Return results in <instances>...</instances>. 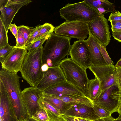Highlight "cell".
<instances>
[{
	"label": "cell",
	"instance_id": "15",
	"mask_svg": "<svg viewBox=\"0 0 121 121\" xmlns=\"http://www.w3.org/2000/svg\"><path fill=\"white\" fill-rule=\"evenodd\" d=\"M42 92L36 87L32 86L25 88L22 91V99L29 117L41 108L39 101V94Z\"/></svg>",
	"mask_w": 121,
	"mask_h": 121
},
{
	"label": "cell",
	"instance_id": "5",
	"mask_svg": "<svg viewBox=\"0 0 121 121\" xmlns=\"http://www.w3.org/2000/svg\"><path fill=\"white\" fill-rule=\"evenodd\" d=\"M59 65L62 70L66 81L85 94L89 79L86 69L70 58L63 59Z\"/></svg>",
	"mask_w": 121,
	"mask_h": 121
},
{
	"label": "cell",
	"instance_id": "29",
	"mask_svg": "<svg viewBox=\"0 0 121 121\" xmlns=\"http://www.w3.org/2000/svg\"><path fill=\"white\" fill-rule=\"evenodd\" d=\"M97 45L103 57L107 64L113 65L114 63L107 53L106 50V47L102 45L98 41Z\"/></svg>",
	"mask_w": 121,
	"mask_h": 121
},
{
	"label": "cell",
	"instance_id": "32",
	"mask_svg": "<svg viewBox=\"0 0 121 121\" xmlns=\"http://www.w3.org/2000/svg\"><path fill=\"white\" fill-rule=\"evenodd\" d=\"M42 26V25H39L34 28L32 29L27 46L31 43L33 41L39 33Z\"/></svg>",
	"mask_w": 121,
	"mask_h": 121
},
{
	"label": "cell",
	"instance_id": "11",
	"mask_svg": "<svg viewBox=\"0 0 121 121\" xmlns=\"http://www.w3.org/2000/svg\"><path fill=\"white\" fill-rule=\"evenodd\" d=\"M69 54L70 58L86 69L91 65L90 53L86 40H78L71 46Z\"/></svg>",
	"mask_w": 121,
	"mask_h": 121
},
{
	"label": "cell",
	"instance_id": "28",
	"mask_svg": "<svg viewBox=\"0 0 121 121\" xmlns=\"http://www.w3.org/2000/svg\"><path fill=\"white\" fill-rule=\"evenodd\" d=\"M52 33L49 34L36 42L27 45L26 47V49L28 51H30L43 46V43L49 38Z\"/></svg>",
	"mask_w": 121,
	"mask_h": 121
},
{
	"label": "cell",
	"instance_id": "16",
	"mask_svg": "<svg viewBox=\"0 0 121 121\" xmlns=\"http://www.w3.org/2000/svg\"><path fill=\"white\" fill-rule=\"evenodd\" d=\"M42 92L52 95H73L85 96L83 91L67 81L50 86Z\"/></svg>",
	"mask_w": 121,
	"mask_h": 121
},
{
	"label": "cell",
	"instance_id": "48",
	"mask_svg": "<svg viewBox=\"0 0 121 121\" xmlns=\"http://www.w3.org/2000/svg\"><path fill=\"white\" fill-rule=\"evenodd\" d=\"M119 114V115L117 118L119 119H121V112H120Z\"/></svg>",
	"mask_w": 121,
	"mask_h": 121
},
{
	"label": "cell",
	"instance_id": "20",
	"mask_svg": "<svg viewBox=\"0 0 121 121\" xmlns=\"http://www.w3.org/2000/svg\"><path fill=\"white\" fill-rule=\"evenodd\" d=\"M101 91L100 82L98 78L95 77L94 79H89L85 94L86 97L93 102L98 98Z\"/></svg>",
	"mask_w": 121,
	"mask_h": 121
},
{
	"label": "cell",
	"instance_id": "38",
	"mask_svg": "<svg viewBox=\"0 0 121 121\" xmlns=\"http://www.w3.org/2000/svg\"><path fill=\"white\" fill-rule=\"evenodd\" d=\"M117 84L121 90V68L116 67Z\"/></svg>",
	"mask_w": 121,
	"mask_h": 121
},
{
	"label": "cell",
	"instance_id": "13",
	"mask_svg": "<svg viewBox=\"0 0 121 121\" xmlns=\"http://www.w3.org/2000/svg\"><path fill=\"white\" fill-rule=\"evenodd\" d=\"M32 2L31 0H8L4 5H0V15L7 32L15 15L22 7Z\"/></svg>",
	"mask_w": 121,
	"mask_h": 121
},
{
	"label": "cell",
	"instance_id": "12",
	"mask_svg": "<svg viewBox=\"0 0 121 121\" xmlns=\"http://www.w3.org/2000/svg\"><path fill=\"white\" fill-rule=\"evenodd\" d=\"M66 81L62 70L58 65L49 67L47 71L43 72L36 87L42 92L50 86Z\"/></svg>",
	"mask_w": 121,
	"mask_h": 121
},
{
	"label": "cell",
	"instance_id": "17",
	"mask_svg": "<svg viewBox=\"0 0 121 121\" xmlns=\"http://www.w3.org/2000/svg\"><path fill=\"white\" fill-rule=\"evenodd\" d=\"M62 115L76 117L91 120L100 118L95 114L93 107L81 103L72 105Z\"/></svg>",
	"mask_w": 121,
	"mask_h": 121
},
{
	"label": "cell",
	"instance_id": "41",
	"mask_svg": "<svg viewBox=\"0 0 121 121\" xmlns=\"http://www.w3.org/2000/svg\"><path fill=\"white\" fill-rule=\"evenodd\" d=\"M49 67L46 64H43L41 67V69L42 72H45L47 71Z\"/></svg>",
	"mask_w": 121,
	"mask_h": 121
},
{
	"label": "cell",
	"instance_id": "19",
	"mask_svg": "<svg viewBox=\"0 0 121 121\" xmlns=\"http://www.w3.org/2000/svg\"><path fill=\"white\" fill-rule=\"evenodd\" d=\"M39 96L43 100L49 103L59 111L61 115L73 105L65 102L57 98L44 93L42 92L39 94Z\"/></svg>",
	"mask_w": 121,
	"mask_h": 121
},
{
	"label": "cell",
	"instance_id": "4",
	"mask_svg": "<svg viewBox=\"0 0 121 121\" xmlns=\"http://www.w3.org/2000/svg\"><path fill=\"white\" fill-rule=\"evenodd\" d=\"M61 17L66 21H80L88 22L99 15L98 11L84 0L73 4L68 3L59 10Z\"/></svg>",
	"mask_w": 121,
	"mask_h": 121
},
{
	"label": "cell",
	"instance_id": "37",
	"mask_svg": "<svg viewBox=\"0 0 121 121\" xmlns=\"http://www.w3.org/2000/svg\"><path fill=\"white\" fill-rule=\"evenodd\" d=\"M9 29L16 39L17 38L18 32L17 26L15 23L11 24L10 26Z\"/></svg>",
	"mask_w": 121,
	"mask_h": 121
},
{
	"label": "cell",
	"instance_id": "18",
	"mask_svg": "<svg viewBox=\"0 0 121 121\" xmlns=\"http://www.w3.org/2000/svg\"><path fill=\"white\" fill-rule=\"evenodd\" d=\"M86 41L91 57V65H108L98 46L97 41L90 34Z\"/></svg>",
	"mask_w": 121,
	"mask_h": 121
},
{
	"label": "cell",
	"instance_id": "6",
	"mask_svg": "<svg viewBox=\"0 0 121 121\" xmlns=\"http://www.w3.org/2000/svg\"><path fill=\"white\" fill-rule=\"evenodd\" d=\"M88 23L80 21H65L55 27L54 31L58 35L84 40L90 34Z\"/></svg>",
	"mask_w": 121,
	"mask_h": 121
},
{
	"label": "cell",
	"instance_id": "23",
	"mask_svg": "<svg viewBox=\"0 0 121 121\" xmlns=\"http://www.w3.org/2000/svg\"><path fill=\"white\" fill-rule=\"evenodd\" d=\"M39 97V105L45 110L51 121H56L61 117V115L59 111Z\"/></svg>",
	"mask_w": 121,
	"mask_h": 121
},
{
	"label": "cell",
	"instance_id": "39",
	"mask_svg": "<svg viewBox=\"0 0 121 121\" xmlns=\"http://www.w3.org/2000/svg\"><path fill=\"white\" fill-rule=\"evenodd\" d=\"M112 35L114 39L121 42V31L112 32Z\"/></svg>",
	"mask_w": 121,
	"mask_h": 121
},
{
	"label": "cell",
	"instance_id": "33",
	"mask_svg": "<svg viewBox=\"0 0 121 121\" xmlns=\"http://www.w3.org/2000/svg\"><path fill=\"white\" fill-rule=\"evenodd\" d=\"M16 40V47L26 48V44L24 36L22 33L18 30Z\"/></svg>",
	"mask_w": 121,
	"mask_h": 121
},
{
	"label": "cell",
	"instance_id": "35",
	"mask_svg": "<svg viewBox=\"0 0 121 121\" xmlns=\"http://www.w3.org/2000/svg\"><path fill=\"white\" fill-rule=\"evenodd\" d=\"M110 22L112 32L121 31V20L112 21Z\"/></svg>",
	"mask_w": 121,
	"mask_h": 121
},
{
	"label": "cell",
	"instance_id": "7",
	"mask_svg": "<svg viewBox=\"0 0 121 121\" xmlns=\"http://www.w3.org/2000/svg\"><path fill=\"white\" fill-rule=\"evenodd\" d=\"M87 24L90 34L102 45L107 46L110 43L111 35L109 26L104 15H100Z\"/></svg>",
	"mask_w": 121,
	"mask_h": 121
},
{
	"label": "cell",
	"instance_id": "40",
	"mask_svg": "<svg viewBox=\"0 0 121 121\" xmlns=\"http://www.w3.org/2000/svg\"><path fill=\"white\" fill-rule=\"evenodd\" d=\"M115 119L111 116L108 117L100 118L93 120V121H115Z\"/></svg>",
	"mask_w": 121,
	"mask_h": 121
},
{
	"label": "cell",
	"instance_id": "47",
	"mask_svg": "<svg viewBox=\"0 0 121 121\" xmlns=\"http://www.w3.org/2000/svg\"><path fill=\"white\" fill-rule=\"evenodd\" d=\"M119 100L120 103H121V90L120 91V93Z\"/></svg>",
	"mask_w": 121,
	"mask_h": 121
},
{
	"label": "cell",
	"instance_id": "2",
	"mask_svg": "<svg viewBox=\"0 0 121 121\" xmlns=\"http://www.w3.org/2000/svg\"><path fill=\"white\" fill-rule=\"evenodd\" d=\"M69 37L58 35L53 32L43 47L42 59L43 64L49 67L59 65L69 53L71 48Z\"/></svg>",
	"mask_w": 121,
	"mask_h": 121
},
{
	"label": "cell",
	"instance_id": "22",
	"mask_svg": "<svg viewBox=\"0 0 121 121\" xmlns=\"http://www.w3.org/2000/svg\"><path fill=\"white\" fill-rule=\"evenodd\" d=\"M86 3L92 8L97 10V9L102 8L105 9L108 12H114L116 10L114 3L108 0H84Z\"/></svg>",
	"mask_w": 121,
	"mask_h": 121
},
{
	"label": "cell",
	"instance_id": "49",
	"mask_svg": "<svg viewBox=\"0 0 121 121\" xmlns=\"http://www.w3.org/2000/svg\"><path fill=\"white\" fill-rule=\"evenodd\" d=\"M0 121H2L0 119Z\"/></svg>",
	"mask_w": 121,
	"mask_h": 121
},
{
	"label": "cell",
	"instance_id": "10",
	"mask_svg": "<svg viewBox=\"0 0 121 121\" xmlns=\"http://www.w3.org/2000/svg\"><path fill=\"white\" fill-rule=\"evenodd\" d=\"M28 53L26 48H19L14 46L1 63L2 68L10 72L17 73L20 71Z\"/></svg>",
	"mask_w": 121,
	"mask_h": 121
},
{
	"label": "cell",
	"instance_id": "24",
	"mask_svg": "<svg viewBox=\"0 0 121 121\" xmlns=\"http://www.w3.org/2000/svg\"><path fill=\"white\" fill-rule=\"evenodd\" d=\"M55 28L51 24L47 23H44L42 25L38 35L32 43L36 42L49 34L52 33L54 32Z\"/></svg>",
	"mask_w": 121,
	"mask_h": 121
},
{
	"label": "cell",
	"instance_id": "31",
	"mask_svg": "<svg viewBox=\"0 0 121 121\" xmlns=\"http://www.w3.org/2000/svg\"><path fill=\"white\" fill-rule=\"evenodd\" d=\"M14 47L8 43L3 46L0 47V61L1 63L11 51Z\"/></svg>",
	"mask_w": 121,
	"mask_h": 121
},
{
	"label": "cell",
	"instance_id": "9",
	"mask_svg": "<svg viewBox=\"0 0 121 121\" xmlns=\"http://www.w3.org/2000/svg\"><path fill=\"white\" fill-rule=\"evenodd\" d=\"M88 68L99 80L102 91L117 84L116 67L113 65H91Z\"/></svg>",
	"mask_w": 121,
	"mask_h": 121
},
{
	"label": "cell",
	"instance_id": "50",
	"mask_svg": "<svg viewBox=\"0 0 121 121\" xmlns=\"http://www.w3.org/2000/svg\"><path fill=\"white\" fill-rule=\"evenodd\" d=\"M22 121H25V120Z\"/></svg>",
	"mask_w": 121,
	"mask_h": 121
},
{
	"label": "cell",
	"instance_id": "30",
	"mask_svg": "<svg viewBox=\"0 0 121 121\" xmlns=\"http://www.w3.org/2000/svg\"><path fill=\"white\" fill-rule=\"evenodd\" d=\"M18 30L22 34L25 40L26 47L27 46L30 37L32 28L29 26L22 25L17 26Z\"/></svg>",
	"mask_w": 121,
	"mask_h": 121
},
{
	"label": "cell",
	"instance_id": "34",
	"mask_svg": "<svg viewBox=\"0 0 121 121\" xmlns=\"http://www.w3.org/2000/svg\"><path fill=\"white\" fill-rule=\"evenodd\" d=\"M121 20V13L118 11L111 13L109 16L108 21H112Z\"/></svg>",
	"mask_w": 121,
	"mask_h": 121
},
{
	"label": "cell",
	"instance_id": "1",
	"mask_svg": "<svg viewBox=\"0 0 121 121\" xmlns=\"http://www.w3.org/2000/svg\"><path fill=\"white\" fill-rule=\"evenodd\" d=\"M0 81L7 91L18 120L27 119L29 116L22 99L19 77L17 73L2 68L0 71Z\"/></svg>",
	"mask_w": 121,
	"mask_h": 121
},
{
	"label": "cell",
	"instance_id": "36",
	"mask_svg": "<svg viewBox=\"0 0 121 121\" xmlns=\"http://www.w3.org/2000/svg\"><path fill=\"white\" fill-rule=\"evenodd\" d=\"M61 117L66 121H93L75 117L62 115Z\"/></svg>",
	"mask_w": 121,
	"mask_h": 121
},
{
	"label": "cell",
	"instance_id": "3",
	"mask_svg": "<svg viewBox=\"0 0 121 121\" xmlns=\"http://www.w3.org/2000/svg\"><path fill=\"white\" fill-rule=\"evenodd\" d=\"M43 47L29 51L20 71L22 77L31 86L36 87L41 77Z\"/></svg>",
	"mask_w": 121,
	"mask_h": 121
},
{
	"label": "cell",
	"instance_id": "27",
	"mask_svg": "<svg viewBox=\"0 0 121 121\" xmlns=\"http://www.w3.org/2000/svg\"><path fill=\"white\" fill-rule=\"evenodd\" d=\"M31 117L37 121H51L45 110L41 107Z\"/></svg>",
	"mask_w": 121,
	"mask_h": 121
},
{
	"label": "cell",
	"instance_id": "14",
	"mask_svg": "<svg viewBox=\"0 0 121 121\" xmlns=\"http://www.w3.org/2000/svg\"><path fill=\"white\" fill-rule=\"evenodd\" d=\"M0 117L2 121H19L16 116L7 91L0 81Z\"/></svg>",
	"mask_w": 121,
	"mask_h": 121
},
{
	"label": "cell",
	"instance_id": "26",
	"mask_svg": "<svg viewBox=\"0 0 121 121\" xmlns=\"http://www.w3.org/2000/svg\"><path fill=\"white\" fill-rule=\"evenodd\" d=\"M93 108L95 114L100 118L111 116L110 112L98 105L94 103Z\"/></svg>",
	"mask_w": 121,
	"mask_h": 121
},
{
	"label": "cell",
	"instance_id": "45",
	"mask_svg": "<svg viewBox=\"0 0 121 121\" xmlns=\"http://www.w3.org/2000/svg\"><path fill=\"white\" fill-rule=\"evenodd\" d=\"M56 121H66L62 117H61L60 118Z\"/></svg>",
	"mask_w": 121,
	"mask_h": 121
},
{
	"label": "cell",
	"instance_id": "21",
	"mask_svg": "<svg viewBox=\"0 0 121 121\" xmlns=\"http://www.w3.org/2000/svg\"><path fill=\"white\" fill-rule=\"evenodd\" d=\"M52 96L63 100L65 102L72 105L81 103L91 107H93V106L94 103L93 101L85 96L73 95Z\"/></svg>",
	"mask_w": 121,
	"mask_h": 121
},
{
	"label": "cell",
	"instance_id": "43",
	"mask_svg": "<svg viewBox=\"0 0 121 121\" xmlns=\"http://www.w3.org/2000/svg\"><path fill=\"white\" fill-rule=\"evenodd\" d=\"M25 121H37L33 118L29 117L26 119L25 120Z\"/></svg>",
	"mask_w": 121,
	"mask_h": 121
},
{
	"label": "cell",
	"instance_id": "42",
	"mask_svg": "<svg viewBox=\"0 0 121 121\" xmlns=\"http://www.w3.org/2000/svg\"><path fill=\"white\" fill-rule=\"evenodd\" d=\"M115 66L116 67L121 68V59L117 62Z\"/></svg>",
	"mask_w": 121,
	"mask_h": 121
},
{
	"label": "cell",
	"instance_id": "44",
	"mask_svg": "<svg viewBox=\"0 0 121 121\" xmlns=\"http://www.w3.org/2000/svg\"><path fill=\"white\" fill-rule=\"evenodd\" d=\"M117 112L119 113L121 112V103L120 104L118 109Z\"/></svg>",
	"mask_w": 121,
	"mask_h": 121
},
{
	"label": "cell",
	"instance_id": "25",
	"mask_svg": "<svg viewBox=\"0 0 121 121\" xmlns=\"http://www.w3.org/2000/svg\"><path fill=\"white\" fill-rule=\"evenodd\" d=\"M0 47L3 46L8 43L7 33L5 27L2 17L0 16Z\"/></svg>",
	"mask_w": 121,
	"mask_h": 121
},
{
	"label": "cell",
	"instance_id": "46",
	"mask_svg": "<svg viewBox=\"0 0 121 121\" xmlns=\"http://www.w3.org/2000/svg\"><path fill=\"white\" fill-rule=\"evenodd\" d=\"M115 121H121V119L118 118H117L115 119Z\"/></svg>",
	"mask_w": 121,
	"mask_h": 121
},
{
	"label": "cell",
	"instance_id": "8",
	"mask_svg": "<svg viewBox=\"0 0 121 121\" xmlns=\"http://www.w3.org/2000/svg\"><path fill=\"white\" fill-rule=\"evenodd\" d=\"M121 90L117 84L113 85L102 91L93 103L107 109L112 114L117 112L120 104Z\"/></svg>",
	"mask_w": 121,
	"mask_h": 121
}]
</instances>
